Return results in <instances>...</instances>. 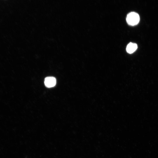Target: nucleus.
<instances>
[{
  "mask_svg": "<svg viewBox=\"0 0 158 158\" xmlns=\"http://www.w3.org/2000/svg\"><path fill=\"white\" fill-rule=\"evenodd\" d=\"M44 83L45 85L48 87H54L56 85V78L53 77H48L45 78Z\"/></svg>",
  "mask_w": 158,
  "mask_h": 158,
  "instance_id": "2",
  "label": "nucleus"
},
{
  "mask_svg": "<svg viewBox=\"0 0 158 158\" xmlns=\"http://www.w3.org/2000/svg\"><path fill=\"white\" fill-rule=\"evenodd\" d=\"M137 47V45L136 44L130 42L128 44L127 46L126 51L128 53L131 54L136 50Z\"/></svg>",
  "mask_w": 158,
  "mask_h": 158,
  "instance_id": "3",
  "label": "nucleus"
},
{
  "mask_svg": "<svg viewBox=\"0 0 158 158\" xmlns=\"http://www.w3.org/2000/svg\"><path fill=\"white\" fill-rule=\"evenodd\" d=\"M127 23L131 25H134L138 24L140 21L139 15L135 12H131L128 13L126 18Z\"/></svg>",
  "mask_w": 158,
  "mask_h": 158,
  "instance_id": "1",
  "label": "nucleus"
}]
</instances>
